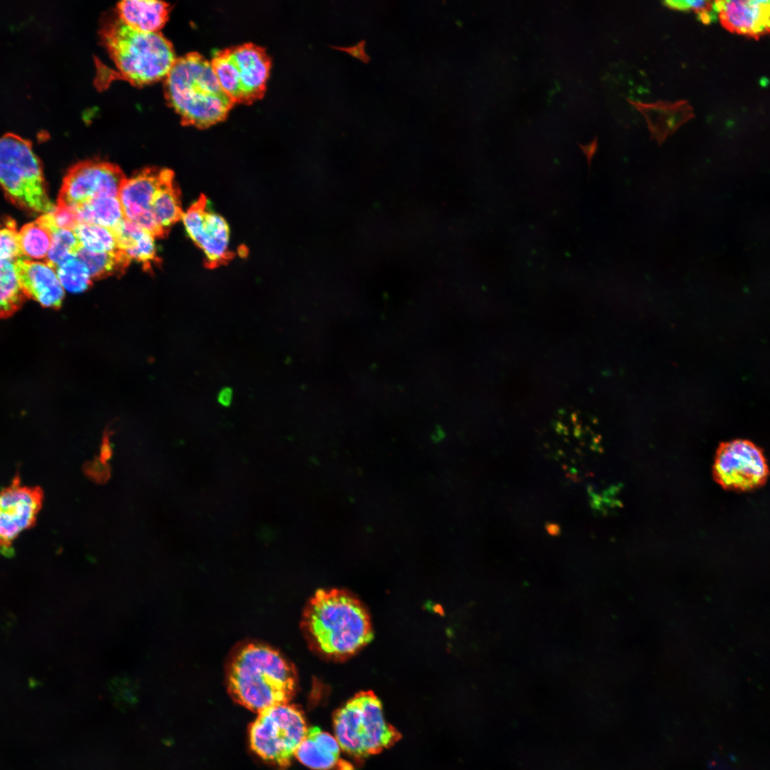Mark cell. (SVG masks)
Segmentation results:
<instances>
[{"label": "cell", "instance_id": "cell-8", "mask_svg": "<svg viewBox=\"0 0 770 770\" xmlns=\"http://www.w3.org/2000/svg\"><path fill=\"white\" fill-rule=\"evenodd\" d=\"M307 731L304 717L298 707L288 703L270 707L259 712L251 724L250 746L263 759L286 766Z\"/></svg>", "mask_w": 770, "mask_h": 770}, {"label": "cell", "instance_id": "cell-31", "mask_svg": "<svg viewBox=\"0 0 770 770\" xmlns=\"http://www.w3.org/2000/svg\"><path fill=\"white\" fill-rule=\"evenodd\" d=\"M578 145L587 158L590 170L591 160L597 149V136L596 135L594 139L587 145H584L579 143H578Z\"/></svg>", "mask_w": 770, "mask_h": 770}, {"label": "cell", "instance_id": "cell-16", "mask_svg": "<svg viewBox=\"0 0 770 770\" xmlns=\"http://www.w3.org/2000/svg\"><path fill=\"white\" fill-rule=\"evenodd\" d=\"M340 746L333 736L317 727L307 729L294 756L314 770H329L339 761Z\"/></svg>", "mask_w": 770, "mask_h": 770}, {"label": "cell", "instance_id": "cell-13", "mask_svg": "<svg viewBox=\"0 0 770 770\" xmlns=\"http://www.w3.org/2000/svg\"><path fill=\"white\" fill-rule=\"evenodd\" d=\"M19 285L27 298L46 308L58 309L64 298V289L56 270L46 262L19 258L14 262Z\"/></svg>", "mask_w": 770, "mask_h": 770}, {"label": "cell", "instance_id": "cell-24", "mask_svg": "<svg viewBox=\"0 0 770 770\" xmlns=\"http://www.w3.org/2000/svg\"><path fill=\"white\" fill-rule=\"evenodd\" d=\"M81 246L92 252H113L120 250L111 230L93 224L81 223L73 230Z\"/></svg>", "mask_w": 770, "mask_h": 770}, {"label": "cell", "instance_id": "cell-32", "mask_svg": "<svg viewBox=\"0 0 770 770\" xmlns=\"http://www.w3.org/2000/svg\"><path fill=\"white\" fill-rule=\"evenodd\" d=\"M232 390L230 387H225L219 392L217 401L221 405L228 406L232 401Z\"/></svg>", "mask_w": 770, "mask_h": 770}, {"label": "cell", "instance_id": "cell-12", "mask_svg": "<svg viewBox=\"0 0 770 770\" xmlns=\"http://www.w3.org/2000/svg\"><path fill=\"white\" fill-rule=\"evenodd\" d=\"M43 499L40 487L21 486L16 476L0 491V541L11 543L20 532L36 522Z\"/></svg>", "mask_w": 770, "mask_h": 770}, {"label": "cell", "instance_id": "cell-29", "mask_svg": "<svg viewBox=\"0 0 770 770\" xmlns=\"http://www.w3.org/2000/svg\"><path fill=\"white\" fill-rule=\"evenodd\" d=\"M51 213L54 225L58 228L73 231L80 224L75 208L56 206Z\"/></svg>", "mask_w": 770, "mask_h": 770}, {"label": "cell", "instance_id": "cell-15", "mask_svg": "<svg viewBox=\"0 0 770 770\" xmlns=\"http://www.w3.org/2000/svg\"><path fill=\"white\" fill-rule=\"evenodd\" d=\"M165 170L166 168L148 167L125 179L118 198L127 220L133 222L140 216L151 212L153 199L163 182Z\"/></svg>", "mask_w": 770, "mask_h": 770}, {"label": "cell", "instance_id": "cell-4", "mask_svg": "<svg viewBox=\"0 0 770 770\" xmlns=\"http://www.w3.org/2000/svg\"><path fill=\"white\" fill-rule=\"evenodd\" d=\"M99 35L120 78L135 86L165 78L176 58L171 42L160 31H135L116 12L103 17Z\"/></svg>", "mask_w": 770, "mask_h": 770}, {"label": "cell", "instance_id": "cell-11", "mask_svg": "<svg viewBox=\"0 0 770 770\" xmlns=\"http://www.w3.org/2000/svg\"><path fill=\"white\" fill-rule=\"evenodd\" d=\"M182 219L190 238L202 251L207 266L214 267L227 260L231 242L229 224L211 209L205 196L201 195Z\"/></svg>", "mask_w": 770, "mask_h": 770}, {"label": "cell", "instance_id": "cell-27", "mask_svg": "<svg viewBox=\"0 0 770 770\" xmlns=\"http://www.w3.org/2000/svg\"><path fill=\"white\" fill-rule=\"evenodd\" d=\"M23 258L19 245V232L16 222L9 219L4 227L0 229V260L14 262Z\"/></svg>", "mask_w": 770, "mask_h": 770}, {"label": "cell", "instance_id": "cell-25", "mask_svg": "<svg viewBox=\"0 0 770 770\" xmlns=\"http://www.w3.org/2000/svg\"><path fill=\"white\" fill-rule=\"evenodd\" d=\"M55 270L63 289L71 292L81 293L92 285V279L86 265L77 256L68 258Z\"/></svg>", "mask_w": 770, "mask_h": 770}, {"label": "cell", "instance_id": "cell-18", "mask_svg": "<svg viewBox=\"0 0 770 770\" xmlns=\"http://www.w3.org/2000/svg\"><path fill=\"white\" fill-rule=\"evenodd\" d=\"M170 7L169 4L161 1L125 0L118 3L115 12L133 30L153 33L164 26Z\"/></svg>", "mask_w": 770, "mask_h": 770}, {"label": "cell", "instance_id": "cell-2", "mask_svg": "<svg viewBox=\"0 0 770 770\" xmlns=\"http://www.w3.org/2000/svg\"><path fill=\"white\" fill-rule=\"evenodd\" d=\"M164 78L165 100L183 125L207 128L224 120L235 105L211 63L197 52L176 58Z\"/></svg>", "mask_w": 770, "mask_h": 770}, {"label": "cell", "instance_id": "cell-17", "mask_svg": "<svg viewBox=\"0 0 770 770\" xmlns=\"http://www.w3.org/2000/svg\"><path fill=\"white\" fill-rule=\"evenodd\" d=\"M111 230L119 248L131 260L140 262L145 272L151 271L153 265L160 263L154 243L155 238L138 224L125 218Z\"/></svg>", "mask_w": 770, "mask_h": 770}, {"label": "cell", "instance_id": "cell-20", "mask_svg": "<svg viewBox=\"0 0 770 770\" xmlns=\"http://www.w3.org/2000/svg\"><path fill=\"white\" fill-rule=\"evenodd\" d=\"M75 209L80 224H93L109 230L125 218L118 197H96Z\"/></svg>", "mask_w": 770, "mask_h": 770}, {"label": "cell", "instance_id": "cell-30", "mask_svg": "<svg viewBox=\"0 0 770 770\" xmlns=\"http://www.w3.org/2000/svg\"><path fill=\"white\" fill-rule=\"evenodd\" d=\"M366 41L361 40L356 44L349 47H335V48L344 51L349 53L353 57L361 61L363 63H368L371 60V57L366 53L365 46Z\"/></svg>", "mask_w": 770, "mask_h": 770}, {"label": "cell", "instance_id": "cell-10", "mask_svg": "<svg viewBox=\"0 0 770 770\" xmlns=\"http://www.w3.org/2000/svg\"><path fill=\"white\" fill-rule=\"evenodd\" d=\"M125 178L113 163L99 160L78 162L65 175L56 206L76 208L96 197H118Z\"/></svg>", "mask_w": 770, "mask_h": 770}, {"label": "cell", "instance_id": "cell-28", "mask_svg": "<svg viewBox=\"0 0 770 770\" xmlns=\"http://www.w3.org/2000/svg\"><path fill=\"white\" fill-rule=\"evenodd\" d=\"M663 4L673 9L679 11H692L704 24L716 21L717 14L712 1H666Z\"/></svg>", "mask_w": 770, "mask_h": 770}, {"label": "cell", "instance_id": "cell-3", "mask_svg": "<svg viewBox=\"0 0 770 770\" xmlns=\"http://www.w3.org/2000/svg\"><path fill=\"white\" fill-rule=\"evenodd\" d=\"M296 672L277 651L250 644L233 657L228 671V691L233 699L259 713L289 703L294 694Z\"/></svg>", "mask_w": 770, "mask_h": 770}, {"label": "cell", "instance_id": "cell-14", "mask_svg": "<svg viewBox=\"0 0 770 770\" xmlns=\"http://www.w3.org/2000/svg\"><path fill=\"white\" fill-rule=\"evenodd\" d=\"M714 9L722 26L731 32L757 39L769 31V1H716Z\"/></svg>", "mask_w": 770, "mask_h": 770}, {"label": "cell", "instance_id": "cell-23", "mask_svg": "<svg viewBox=\"0 0 770 770\" xmlns=\"http://www.w3.org/2000/svg\"><path fill=\"white\" fill-rule=\"evenodd\" d=\"M51 231L38 217L19 232L23 258H46L51 243Z\"/></svg>", "mask_w": 770, "mask_h": 770}, {"label": "cell", "instance_id": "cell-33", "mask_svg": "<svg viewBox=\"0 0 770 770\" xmlns=\"http://www.w3.org/2000/svg\"><path fill=\"white\" fill-rule=\"evenodd\" d=\"M108 433H106L103 436V441L101 446V458L102 460H107L111 456V448L108 441Z\"/></svg>", "mask_w": 770, "mask_h": 770}, {"label": "cell", "instance_id": "cell-26", "mask_svg": "<svg viewBox=\"0 0 770 770\" xmlns=\"http://www.w3.org/2000/svg\"><path fill=\"white\" fill-rule=\"evenodd\" d=\"M51 243L46 257V262L54 270L68 258L77 256L82 247L73 230L51 227Z\"/></svg>", "mask_w": 770, "mask_h": 770}, {"label": "cell", "instance_id": "cell-5", "mask_svg": "<svg viewBox=\"0 0 770 770\" xmlns=\"http://www.w3.org/2000/svg\"><path fill=\"white\" fill-rule=\"evenodd\" d=\"M333 728L340 748L362 759L394 746L400 732L384 718L380 699L371 691L356 694L333 715Z\"/></svg>", "mask_w": 770, "mask_h": 770}, {"label": "cell", "instance_id": "cell-9", "mask_svg": "<svg viewBox=\"0 0 770 770\" xmlns=\"http://www.w3.org/2000/svg\"><path fill=\"white\" fill-rule=\"evenodd\" d=\"M768 475L763 451L754 443L737 439L719 445L714 458L713 476L724 488L751 491L764 485Z\"/></svg>", "mask_w": 770, "mask_h": 770}, {"label": "cell", "instance_id": "cell-21", "mask_svg": "<svg viewBox=\"0 0 770 770\" xmlns=\"http://www.w3.org/2000/svg\"><path fill=\"white\" fill-rule=\"evenodd\" d=\"M77 257L86 265L92 280L123 274L131 259L122 250L113 252L95 253L83 247Z\"/></svg>", "mask_w": 770, "mask_h": 770}, {"label": "cell", "instance_id": "cell-19", "mask_svg": "<svg viewBox=\"0 0 770 770\" xmlns=\"http://www.w3.org/2000/svg\"><path fill=\"white\" fill-rule=\"evenodd\" d=\"M174 179L173 171L166 168L150 207L151 212L167 234L170 227L183 218L184 213L181 207V192Z\"/></svg>", "mask_w": 770, "mask_h": 770}, {"label": "cell", "instance_id": "cell-7", "mask_svg": "<svg viewBox=\"0 0 770 770\" xmlns=\"http://www.w3.org/2000/svg\"><path fill=\"white\" fill-rule=\"evenodd\" d=\"M210 63L221 88L235 103L250 104L263 97L272 66L265 48L247 42L217 49Z\"/></svg>", "mask_w": 770, "mask_h": 770}, {"label": "cell", "instance_id": "cell-1", "mask_svg": "<svg viewBox=\"0 0 770 770\" xmlns=\"http://www.w3.org/2000/svg\"><path fill=\"white\" fill-rule=\"evenodd\" d=\"M303 626L314 647L333 658L348 657L373 638L366 610L342 590H317L304 610Z\"/></svg>", "mask_w": 770, "mask_h": 770}, {"label": "cell", "instance_id": "cell-6", "mask_svg": "<svg viewBox=\"0 0 770 770\" xmlns=\"http://www.w3.org/2000/svg\"><path fill=\"white\" fill-rule=\"evenodd\" d=\"M0 188L14 204L28 211L46 214L56 208L31 141L12 133L0 138Z\"/></svg>", "mask_w": 770, "mask_h": 770}, {"label": "cell", "instance_id": "cell-22", "mask_svg": "<svg viewBox=\"0 0 770 770\" xmlns=\"http://www.w3.org/2000/svg\"><path fill=\"white\" fill-rule=\"evenodd\" d=\"M26 298L19 285L14 262L0 260V319L16 312Z\"/></svg>", "mask_w": 770, "mask_h": 770}]
</instances>
